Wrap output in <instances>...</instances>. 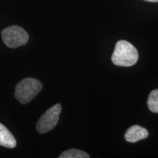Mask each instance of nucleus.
<instances>
[{
  "label": "nucleus",
  "mask_w": 158,
  "mask_h": 158,
  "mask_svg": "<svg viewBox=\"0 0 158 158\" xmlns=\"http://www.w3.org/2000/svg\"><path fill=\"white\" fill-rule=\"evenodd\" d=\"M138 53L135 47L126 40L116 43L111 61L116 66L131 67L138 62Z\"/></svg>",
  "instance_id": "obj_1"
},
{
  "label": "nucleus",
  "mask_w": 158,
  "mask_h": 158,
  "mask_svg": "<svg viewBox=\"0 0 158 158\" xmlns=\"http://www.w3.org/2000/svg\"><path fill=\"white\" fill-rule=\"evenodd\" d=\"M43 85L40 81L33 78H26L15 86V97L21 104L31 102L42 89Z\"/></svg>",
  "instance_id": "obj_2"
},
{
  "label": "nucleus",
  "mask_w": 158,
  "mask_h": 158,
  "mask_svg": "<svg viewBox=\"0 0 158 158\" xmlns=\"http://www.w3.org/2000/svg\"><path fill=\"white\" fill-rule=\"evenodd\" d=\"M2 38L7 47L16 48L28 43L29 35L21 27L11 26L2 31Z\"/></svg>",
  "instance_id": "obj_3"
},
{
  "label": "nucleus",
  "mask_w": 158,
  "mask_h": 158,
  "mask_svg": "<svg viewBox=\"0 0 158 158\" xmlns=\"http://www.w3.org/2000/svg\"><path fill=\"white\" fill-rule=\"evenodd\" d=\"M62 106L57 103L48 108L39 118L37 122L36 129L40 133H46L56 127L59 119Z\"/></svg>",
  "instance_id": "obj_4"
},
{
  "label": "nucleus",
  "mask_w": 158,
  "mask_h": 158,
  "mask_svg": "<svg viewBox=\"0 0 158 158\" xmlns=\"http://www.w3.org/2000/svg\"><path fill=\"white\" fill-rule=\"evenodd\" d=\"M149 135L148 130L139 125H133L128 128L124 133V138L130 143H135L145 139Z\"/></svg>",
  "instance_id": "obj_5"
},
{
  "label": "nucleus",
  "mask_w": 158,
  "mask_h": 158,
  "mask_svg": "<svg viewBox=\"0 0 158 158\" xmlns=\"http://www.w3.org/2000/svg\"><path fill=\"white\" fill-rule=\"evenodd\" d=\"M16 140L11 132L0 123V145L8 149H13L16 147Z\"/></svg>",
  "instance_id": "obj_6"
},
{
  "label": "nucleus",
  "mask_w": 158,
  "mask_h": 158,
  "mask_svg": "<svg viewBox=\"0 0 158 158\" xmlns=\"http://www.w3.org/2000/svg\"><path fill=\"white\" fill-rule=\"evenodd\" d=\"M59 158H89V155L84 151L80 149H68L67 151L63 152L60 155Z\"/></svg>",
  "instance_id": "obj_7"
},
{
  "label": "nucleus",
  "mask_w": 158,
  "mask_h": 158,
  "mask_svg": "<svg viewBox=\"0 0 158 158\" xmlns=\"http://www.w3.org/2000/svg\"><path fill=\"white\" fill-rule=\"evenodd\" d=\"M149 109L155 114L158 113V89H154L150 92L147 100Z\"/></svg>",
  "instance_id": "obj_8"
},
{
  "label": "nucleus",
  "mask_w": 158,
  "mask_h": 158,
  "mask_svg": "<svg viewBox=\"0 0 158 158\" xmlns=\"http://www.w3.org/2000/svg\"><path fill=\"white\" fill-rule=\"evenodd\" d=\"M144 1L149 2H158V0H144Z\"/></svg>",
  "instance_id": "obj_9"
}]
</instances>
